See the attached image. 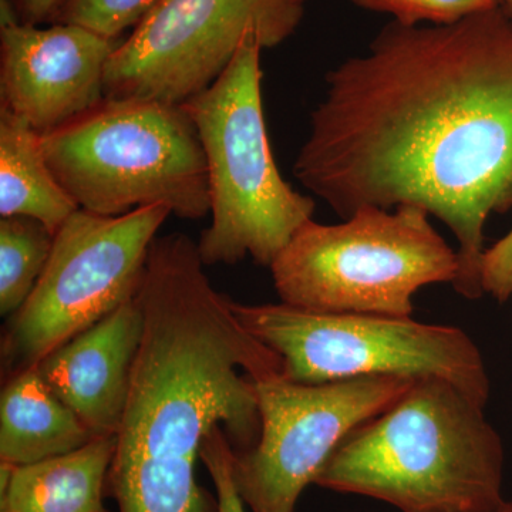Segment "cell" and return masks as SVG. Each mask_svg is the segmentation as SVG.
Listing matches in <instances>:
<instances>
[{"instance_id": "22", "label": "cell", "mask_w": 512, "mask_h": 512, "mask_svg": "<svg viewBox=\"0 0 512 512\" xmlns=\"http://www.w3.org/2000/svg\"><path fill=\"white\" fill-rule=\"evenodd\" d=\"M501 8L507 13L508 18L512 20V0H503V6H501Z\"/></svg>"}, {"instance_id": "3", "label": "cell", "mask_w": 512, "mask_h": 512, "mask_svg": "<svg viewBox=\"0 0 512 512\" xmlns=\"http://www.w3.org/2000/svg\"><path fill=\"white\" fill-rule=\"evenodd\" d=\"M315 484L402 512H494L507 503L503 440L463 390L414 379L339 444Z\"/></svg>"}, {"instance_id": "21", "label": "cell", "mask_w": 512, "mask_h": 512, "mask_svg": "<svg viewBox=\"0 0 512 512\" xmlns=\"http://www.w3.org/2000/svg\"><path fill=\"white\" fill-rule=\"evenodd\" d=\"M18 12L20 20L26 23L43 22L52 18L60 0H10Z\"/></svg>"}, {"instance_id": "2", "label": "cell", "mask_w": 512, "mask_h": 512, "mask_svg": "<svg viewBox=\"0 0 512 512\" xmlns=\"http://www.w3.org/2000/svg\"><path fill=\"white\" fill-rule=\"evenodd\" d=\"M204 266L181 232L151 245L137 293L143 338L107 481L119 512H218L195 477L202 444L222 427L235 453L254 446L256 382L282 376L281 357L239 322Z\"/></svg>"}, {"instance_id": "12", "label": "cell", "mask_w": 512, "mask_h": 512, "mask_svg": "<svg viewBox=\"0 0 512 512\" xmlns=\"http://www.w3.org/2000/svg\"><path fill=\"white\" fill-rule=\"evenodd\" d=\"M138 299L120 306L37 365L49 389L92 431L116 436L143 338Z\"/></svg>"}, {"instance_id": "8", "label": "cell", "mask_w": 512, "mask_h": 512, "mask_svg": "<svg viewBox=\"0 0 512 512\" xmlns=\"http://www.w3.org/2000/svg\"><path fill=\"white\" fill-rule=\"evenodd\" d=\"M157 204L106 217L77 210L55 234L45 271L2 338L8 377L137 298L151 245L170 217Z\"/></svg>"}, {"instance_id": "4", "label": "cell", "mask_w": 512, "mask_h": 512, "mask_svg": "<svg viewBox=\"0 0 512 512\" xmlns=\"http://www.w3.org/2000/svg\"><path fill=\"white\" fill-rule=\"evenodd\" d=\"M258 37L239 47L210 89L183 104L197 128L210 194V227L197 247L208 265H234L251 256L271 266L316 204L293 190L276 167L262 104Z\"/></svg>"}, {"instance_id": "19", "label": "cell", "mask_w": 512, "mask_h": 512, "mask_svg": "<svg viewBox=\"0 0 512 512\" xmlns=\"http://www.w3.org/2000/svg\"><path fill=\"white\" fill-rule=\"evenodd\" d=\"M234 448L222 427H215L204 440L201 461L210 474L217 494L218 512H247L232 474Z\"/></svg>"}, {"instance_id": "1", "label": "cell", "mask_w": 512, "mask_h": 512, "mask_svg": "<svg viewBox=\"0 0 512 512\" xmlns=\"http://www.w3.org/2000/svg\"><path fill=\"white\" fill-rule=\"evenodd\" d=\"M293 174L348 218L416 205L457 239L453 288L484 295L485 225L512 208V20L390 22L326 76Z\"/></svg>"}, {"instance_id": "17", "label": "cell", "mask_w": 512, "mask_h": 512, "mask_svg": "<svg viewBox=\"0 0 512 512\" xmlns=\"http://www.w3.org/2000/svg\"><path fill=\"white\" fill-rule=\"evenodd\" d=\"M160 0H60L52 18L57 23H70L93 30L100 35L119 39Z\"/></svg>"}, {"instance_id": "11", "label": "cell", "mask_w": 512, "mask_h": 512, "mask_svg": "<svg viewBox=\"0 0 512 512\" xmlns=\"http://www.w3.org/2000/svg\"><path fill=\"white\" fill-rule=\"evenodd\" d=\"M119 39L70 23L39 28L0 0V107L46 134L106 99V72Z\"/></svg>"}, {"instance_id": "10", "label": "cell", "mask_w": 512, "mask_h": 512, "mask_svg": "<svg viewBox=\"0 0 512 512\" xmlns=\"http://www.w3.org/2000/svg\"><path fill=\"white\" fill-rule=\"evenodd\" d=\"M414 379L357 377L298 383L282 376L256 382L261 433L232 457L235 484L252 512H295L336 448L382 413Z\"/></svg>"}, {"instance_id": "5", "label": "cell", "mask_w": 512, "mask_h": 512, "mask_svg": "<svg viewBox=\"0 0 512 512\" xmlns=\"http://www.w3.org/2000/svg\"><path fill=\"white\" fill-rule=\"evenodd\" d=\"M40 143L80 210L119 217L161 204L183 220L210 215L204 150L183 106L106 97Z\"/></svg>"}, {"instance_id": "23", "label": "cell", "mask_w": 512, "mask_h": 512, "mask_svg": "<svg viewBox=\"0 0 512 512\" xmlns=\"http://www.w3.org/2000/svg\"><path fill=\"white\" fill-rule=\"evenodd\" d=\"M494 512H512V501H507L503 507L498 508V510Z\"/></svg>"}, {"instance_id": "14", "label": "cell", "mask_w": 512, "mask_h": 512, "mask_svg": "<svg viewBox=\"0 0 512 512\" xmlns=\"http://www.w3.org/2000/svg\"><path fill=\"white\" fill-rule=\"evenodd\" d=\"M116 436L96 437L63 456L15 466L0 512H109L103 500Z\"/></svg>"}, {"instance_id": "20", "label": "cell", "mask_w": 512, "mask_h": 512, "mask_svg": "<svg viewBox=\"0 0 512 512\" xmlns=\"http://www.w3.org/2000/svg\"><path fill=\"white\" fill-rule=\"evenodd\" d=\"M484 295L505 303L512 299V229L493 247L485 249L481 261Z\"/></svg>"}, {"instance_id": "6", "label": "cell", "mask_w": 512, "mask_h": 512, "mask_svg": "<svg viewBox=\"0 0 512 512\" xmlns=\"http://www.w3.org/2000/svg\"><path fill=\"white\" fill-rule=\"evenodd\" d=\"M416 205L363 207L340 224L308 221L269 266L281 302L303 311L409 318L424 286L454 285L457 249Z\"/></svg>"}, {"instance_id": "7", "label": "cell", "mask_w": 512, "mask_h": 512, "mask_svg": "<svg viewBox=\"0 0 512 512\" xmlns=\"http://www.w3.org/2000/svg\"><path fill=\"white\" fill-rule=\"evenodd\" d=\"M232 311L249 333L281 357L282 377L326 383L357 377H437L487 407L491 384L477 343L463 329L412 316L303 311L285 303Z\"/></svg>"}, {"instance_id": "9", "label": "cell", "mask_w": 512, "mask_h": 512, "mask_svg": "<svg viewBox=\"0 0 512 512\" xmlns=\"http://www.w3.org/2000/svg\"><path fill=\"white\" fill-rule=\"evenodd\" d=\"M303 0H160L120 42L106 72V97L183 106L210 89L255 36L285 42Z\"/></svg>"}, {"instance_id": "15", "label": "cell", "mask_w": 512, "mask_h": 512, "mask_svg": "<svg viewBox=\"0 0 512 512\" xmlns=\"http://www.w3.org/2000/svg\"><path fill=\"white\" fill-rule=\"evenodd\" d=\"M40 136L0 107V218H33L55 235L80 208L50 170Z\"/></svg>"}, {"instance_id": "16", "label": "cell", "mask_w": 512, "mask_h": 512, "mask_svg": "<svg viewBox=\"0 0 512 512\" xmlns=\"http://www.w3.org/2000/svg\"><path fill=\"white\" fill-rule=\"evenodd\" d=\"M55 235L28 217L0 218V315L22 308L45 271Z\"/></svg>"}, {"instance_id": "13", "label": "cell", "mask_w": 512, "mask_h": 512, "mask_svg": "<svg viewBox=\"0 0 512 512\" xmlns=\"http://www.w3.org/2000/svg\"><path fill=\"white\" fill-rule=\"evenodd\" d=\"M96 437L49 389L37 367L8 377L0 397V461L26 466L72 453Z\"/></svg>"}, {"instance_id": "18", "label": "cell", "mask_w": 512, "mask_h": 512, "mask_svg": "<svg viewBox=\"0 0 512 512\" xmlns=\"http://www.w3.org/2000/svg\"><path fill=\"white\" fill-rule=\"evenodd\" d=\"M359 8L386 13L402 25H453L468 16L501 8L503 0H349Z\"/></svg>"}]
</instances>
